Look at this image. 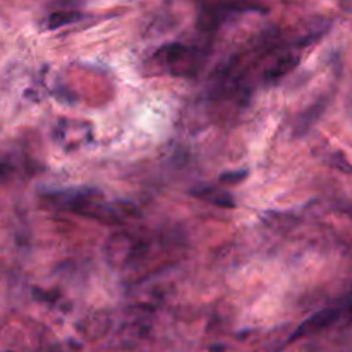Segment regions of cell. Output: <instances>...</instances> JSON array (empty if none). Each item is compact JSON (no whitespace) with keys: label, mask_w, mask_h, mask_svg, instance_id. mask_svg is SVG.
I'll return each instance as SVG.
<instances>
[{"label":"cell","mask_w":352,"mask_h":352,"mask_svg":"<svg viewBox=\"0 0 352 352\" xmlns=\"http://www.w3.org/2000/svg\"><path fill=\"white\" fill-rule=\"evenodd\" d=\"M339 318H340V309H333V308L322 309V311L315 313V315L309 316L308 320H305V322H302L301 325L296 329V332L292 333L291 339L289 340H291V342H294V340L302 339V337L315 336V333H318V332H322V330L332 327Z\"/></svg>","instance_id":"cell-1"},{"label":"cell","mask_w":352,"mask_h":352,"mask_svg":"<svg viewBox=\"0 0 352 352\" xmlns=\"http://www.w3.org/2000/svg\"><path fill=\"white\" fill-rule=\"evenodd\" d=\"M195 195L198 196V198L206 199V201H212L213 205L223 206V208H230V206H234V199L229 192L217 191V189H206V191H201V192L195 191Z\"/></svg>","instance_id":"cell-2"},{"label":"cell","mask_w":352,"mask_h":352,"mask_svg":"<svg viewBox=\"0 0 352 352\" xmlns=\"http://www.w3.org/2000/svg\"><path fill=\"white\" fill-rule=\"evenodd\" d=\"M79 17L81 16H79L78 12H71V10H65V12H54L50 16V19H48V26L57 30V28L65 26V24L74 23V21H78Z\"/></svg>","instance_id":"cell-3"},{"label":"cell","mask_w":352,"mask_h":352,"mask_svg":"<svg viewBox=\"0 0 352 352\" xmlns=\"http://www.w3.org/2000/svg\"><path fill=\"white\" fill-rule=\"evenodd\" d=\"M351 320H352V309H351Z\"/></svg>","instance_id":"cell-4"}]
</instances>
